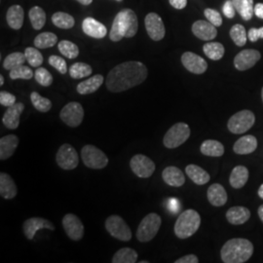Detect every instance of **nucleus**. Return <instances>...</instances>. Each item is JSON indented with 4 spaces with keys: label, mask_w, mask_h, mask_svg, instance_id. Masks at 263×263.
<instances>
[{
    "label": "nucleus",
    "mask_w": 263,
    "mask_h": 263,
    "mask_svg": "<svg viewBox=\"0 0 263 263\" xmlns=\"http://www.w3.org/2000/svg\"><path fill=\"white\" fill-rule=\"evenodd\" d=\"M147 74V67L141 62H125L108 72L105 84L108 91L121 93L144 82Z\"/></svg>",
    "instance_id": "f257e3e1"
},
{
    "label": "nucleus",
    "mask_w": 263,
    "mask_h": 263,
    "mask_svg": "<svg viewBox=\"0 0 263 263\" xmlns=\"http://www.w3.org/2000/svg\"><path fill=\"white\" fill-rule=\"evenodd\" d=\"M139 28V22L136 13L132 9L120 11L113 21L109 38L113 42H118L122 38L134 37Z\"/></svg>",
    "instance_id": "f03ea898"
},
{
    "label": "nucleus",
    "mask_w": 263,
    "mask_h": 263,
    "mask_svg": "<svg viewBox=\"0 0 263 263\" xmlns=\"http://www.w3.org/2000/svg\"><path fill=\"white\" fill-rule=\"evenodd\" d=\"M254 254V245L244 238H234L227 241L220 251L224 263H244Z\"/></svg>",
    "instance_id": "7ed1b4c3"
},
{
    "label": "nucleus",
    "mask_w": 263,
    "mask_h": 263,
    "mask_svg": "<svg viewBox=\"0 0 263 263\" xmlns=\"http://www.w3.org/2000/svg\"><path fill=\"white\" fill-rule=\"evenodd\" d=\"M201 226V216L195 210H186L179 215L175 223V234L179 239L194 235Z\"/></svg>",
    "instance_id": "20e7f679"
},
{
    "label": "nucleus",
    "mask_w": 263,
    "mask_h": 263,
    "mask_svg": "<svg viewBox=\"0 0 263 263\" xmlns=\"http://www.w3.org/2000/svg\"><path fill=\"white\" fill-rule=\"evenodd\" d=\"M162 219L159 215L151 213L145 216L140 223L137 230V239L141 243L151 242L159 231Z\"/></svg>",
    "instance_id": "39448f33"
},
{
    "label": "nucleus",
    "mask_w": 263,
    "mask_h": 263,
    "mask_svg": "<svg viewBox=\"0 0 263 263\" xmlns=\"http://www.w3.org/2000/svg\"><path fill=\"white\" fill-rule=\"evenodd\" d=\"M190 128L187 124L179 122L170 128L164 136L163 143L165 147L174 149L183 144L190 137Z\"/></svg>",
    "instance_id": "423d86ee"
},
{
    "label": "nucleus",
    "mask_w": 263,
    "mask_h": 263,
    "mask_svg": "<svg viewBox=\"0 0 263 263\" xmlns=\"http://www.w3.org/2000/svg\"><path fill=\"white\" fill-rule=\"evenodd\" d=\"M81 157L85 166L90 169H104L108 164V158L104 151L91 144L82 147Z\"/></svg>",
    "instance_id": "0eeeda50"
},
{
    "label": "nucleus",
    "mask_w": 263,
    "mask_h": 263,
    "mask_svg": "<svg viewBox=\"0 0 263 263\" xmlns=\"http://www.w3.org/2000/svg\"><path fill=\"white\" fill-rule=\"evenodd\" d=\"M255 122L254 112L248 109L241 110L230 117L227 123V128L232 134L241 135L249 131Z\"/></svg>",
    "instance_id": "6e6552de"
},
{
    "label": "nucleus",
    "mask_w": 263,
    "mask_h": 263,
    "mask_svg": "<svg viewBox=\"0 0 263 263\" xmlns=\"http://www.w3.org/2000/svg\"><path fill=\"white\" fill-rule=\"evenodd\" d=\"M105 229L106 231L112 236L122 242H129L132 239V231L130 227L125 222L121 216H108L105 220Z\"/></svg>",
    "instance_id": "1a4fd4ad"
},
{
    "label": "nucleus",
    "mask_w": 263,
    "mask_h": 263,
    "mask_svg": "<svg viewBox=\"0 0 263 263\" xmlns=\"http://www.w3.org/2000/svg\"><path fill=\"white\" fill-rule=\"evenodd\" d=\"M62 121L68 127L76 128L81 125L84 118V108L81 104L76 102L66 104L60 112Z\"/></svg>",
    "instance_id": "9d476101"
},
{
    "label": "nucleus",
    "mask_w": 263,
    "mask_h": 263,
    "mask_svg": "<svg viewBox=\"0 0 263 263\" xmlns=\"http://www.w3.org/2000/svg\"><path fill=\"white\" fill-rule=\"evenodd\" d=\"M56 162L58 166L63 170L76 169L79 164L78 153L72 145L64 143L57 152Z\"/></svg>",
    "instance_id": "9b49d317"
},
{
    "label": "nucleus",
    "mask_w": 263,
    "mask_h": 263,
    "mask_svg": "<svg viewBox=\"0 0 263 263\" xmlns=\"http://www.w3.org/2000/svg\"><path fill=\"white\" fill-rule=\"evenodd\" d=\"M130 167L133 173L141 178V179H148L155 172V163L145 155L137 154L130 161Z\"/></svg>",
    "instance_id": "f8f14e48"
},
{
    "label": "nucleus",
    "mask_w": 263,
    "mask_h": 263,
    "mask_svg": "<svg viewBox=\"0 0 263 263\" xmlns=\"http://www.w3.org/2000/svg\"><path fill=\"white\" fill-rule=\"evenodd\" d=\"M144 24H145L147 34L153 41H160L165 37L166 28L164 26L163 20L161 19L158 14L156 13L147 14L144 20Z\"/></svg>",
    "instance_id": "ddd939ff"
},
{
    "label": "nucleus",
    "mask_w": 263,
    "mask_h": 263,
    "mask_svg": "<svg viewBox=\"0 0 263 263\" xmlns=\"http://www.w3.org/2000/svg\"><path fill=\"white\" fill-rule=\"evenodd\" d=\"M63 227L66 235L73 241H79L84 235V226L80 218L73 214H66L63 218Z\"/></svg>",
    "instance_id": "4468645a"
},
{
    "label": "nucleus",
    "mask_w": 263,
    "mask_h": 263,
    "mask_svg": "<svg viewBox=\"0 0 263 263\" xmlns=\"http://www.w3.org/2000/svg\"><path fill=\"white\" fill-rule=\"evenodd\" d=\"M261 55L259 51L254 49H246L237 54L234 59V66L236 69L240 71L248 70L255 66V64L260 60Z\"/></svg>",
    "instance_id": "2eb2a0df"
},
{
    "label": "nucleus",
    "mask_w": 263,
    "mask_h": 263,
    "mask_svg": "<svg viewBox=\"0 0 263 263\" xmlns=\"http://www.w3.org/2000/svg\"><path fill=\"white\" fill-rule=\"evenodd\" d=\"M24 234L28 240H32L40 229H49L51 231L55 230V226L46 218L42 217H30L24 222L23 226Z\"/></svg>",
    "instance_id": "dca6fc26"
},
{
    "label": "nucleus",
    "mask_w": 263,
    "mask_h": 263,
    "mask_svg": "<svg viewBox=\"0 0 263 263\" xmlns=\"http://www.w3.org/2000/svg\"><path fill=\"white\" fill-rule=\"evenodd\" d=\"M181 63L188 71L194 74H203L208 69L207 62L192 52H185L181 56Z\"/></svg>",
    "instance_id": "f3484780"
},
{
    "label": "nucleus",
    "mask_w": 263,
    "mask_h": 263,
    "mask_svg": "<svg viewBox=\"0 0 263 263\" xmlns=\"http://www.w3.org/2000/svg\"><path fill=\"white\" fill-rule=\"evenodd\" d=\"M192 32L196 37L205 40V41H211L215 39L217 35V30L216 26H214L209 21H203L199 20L196 21L192 26Z\"/></svg>",
    "instance_id": "a211bd4d"
},
{
    "label": "nucleus",
    "mask_w": 263,
    "mask_h": 263,
    "mask_svg": "<svg viewBox=\"0 0 263 263\" xmlns=\"http://www.w3.org/2000/svg\"><path fill=\"white\" fill-rule=\"evenodd\" d=\"M25 110V104L16 103L9 106L2 117V123L10 130H16L20 125V118Z\"/></svg>",
    "instance_id": "6ab92c4d"
},
{
    "label": "nucleus",
    "mask_w": 263,
    "mask_h": 263,
    "mask_svg": "<svg viewBox=\"0 0 263 263\" xmlns=\"http://www.w3.org/2000/svg\"><path fill=\"white\" fill-rule=\"evenodd\" d=\"M82 29L85 34L96 39H102L107 34V28L102 23L94 18H85L82 23Z\"/></svg>",
    "instance_id": "aec40b11"
},
{
    "label": "nucleus",
    "mask_w": 263,
    "mask_h": 263,
    "mask_svg": "<svg viewBox=\"0 0 263 263\" xmlns=\"http://www.w3.org/2000/svg\"><path fill=\"white\" fill-rule=\"evenodd\" d=\"M162 179L168 185L173 187H180L185 183L183 172L175 166L165 168L162 173Z\"/></svg>",
    "instance_id": "412c9836"
},
{
    "label": "nucleus",
    "mask_w": 263,
    "mask_h": 263,
    "mask_svg": "<svg viewBox=\"0 0 263 263\" xmlns=\"http://www.w3.org/2000/svg\"><path fill=\"white\" fill-rule=\"evenodd\" d=\"M19 138L15 135H7L0 140V159L7 160L17 149L19 145Z\"/></svg>",
    "instance_id": "4be33fe9"
},
{
    "label": "nucleus",
    "mask_w": 263,
    "mask_h": 263,
    "mask_svg": "<svg viewBox=\"0 0 263 263\" xmlns=\"http://www.w3.org/2000/svg\"><path fill=\"white\" fill-rule=\"evenodd\" d=\"M207 197L211 205L215 207L224 206L228 198L226 189L219 183H214L209 187Z\"/></svg>",
    "instance_id": "5701e85b"
},
{
    "label": "nucleus",
    "mask_w": 263,
    "mask_h": 263,
    "mask_svg": "<svg viewBox=\"0 0 263 263\" xmlns=\"http://www.w3.org/2000/svg\"><path fill=\"white\" fill-rule=\"evenodd\" d=\"M257 148V140L254 136L247 135L236 141L233 151L238 155H247L253 153Z\"/></svg>",
    "instance_id": "b1692460"
},
{
    "label": "nucleus",
    "mask_w": 263,
    "mask_h": 263,
    "mask_svg": "<svg viewBox=\"0 0 263 263\" xmlns=\"http://www.w3.org/2000/svg\"><path fill=\"white\" fill-rule=\"evenodd\" d=\"M251 217L249 209L242 206L230 208L226 213V218L229 223L233 226H241L247 222Z\"/></svg>",
    "instance_id": "393cba45"
},
{
    "label": "nucleus",
    "mask_w": 263,
    "mask_h": 263,
    "mask_svg": "<svg viewBox=\"0 0 263 263\" xmlns=\"http://www.w3.org/2000/svg\"><path fill=\"white\" fill-rule=\"evenodd\" d=\"M104 81V76H101V74L92 76V77L88 78L87 80H84L77 85L76 91L78 94L80 95L93 94L101 88Z\"/></svg>",
    "instance_id": "a878e982"
},
{
    "label": "nucleus",
    "mask_w": 263,
    "mask_h": 263,
    "mask_svg": "<svg viewBox=\"0 0 263 263\" xmlns=\"http://www.w3.org/2000/svg\"><path fill=\"white\" fill-rule=\"evenodd\" d=\"M18 193V188L16 186L13 179L6 173L0 174V195L4 199H13Z\"/></svg>",
    "instance_id": "bb28decb"
},
{
    "label": "nucleus",
    "mask_w": 263,
    "mask_h": 263,
    "mask_svg": "<svg viewBox=\"0 0 263 263\" xmlns=\"http://www.w3.org/2000/svg\"><path fill=\"white\" fill-rule=\"evenodd\" d=\"M24 19H25V12L20 5H13L7 11L6 20L11 28L15 30L20 29L23 27Z\"/></svg>",
    "instance_id": "cd10ccee"
},
{
    "label": "nucleus",
    "mask_w": 263,
    "mask_h": 263,
    "mask_svg": "<svg viewBox=\"0 0 263 263\" xmlns=\"http://www.w3.org/2000/svg\"><path fill=\"white\" fill-rule=\"evenodd\" d=\"M185 173H186L188 178L198 185H204L208 183L211 179L210 175L205 170L202 169L201 167H199L197 165H194V164H190L186 166Z\"/></svg>",
    "instance_id": "c85d7f7f"
},
{
    "label": "nucleus",
    "mask_w": 263,
    "mask_h": 263,
    "mask_svg": "<svg viewBox=\"0 0 263 263\" xmlns=\"http://www.w3.org/2000/svg\"><path fill=\"white\" fill-rule=\"evenodd\" d=\"M249 179V170L245 166H236L232 170L229 178L230 185L235 189L244 187Z\"/></svg>",
    "instance_id": "c756f323"
},
{
    "label": "nucleus",
    "mask_w": 263,
    "mask_h": 263,
    "mask_svg": "<svg viewBox=\"0 0 263 263\" xmlns=\"http://www.w3.org/2000/svg\"><path fill=\"white\" fill-rule=\"evenodd\" d=\"M201 153L209 157H220L224 154V146L220 141L207 140L203 141L200 147Z\"/></svg>",
    "instance_id": "7c9ffc66"
},
{
    "label": "nucleus",
    "mask_w": 263,
    "mask_h": 263,
    "mask_svg": "<svg viewBox=\"0 0 263 263\" xmlns=\"http://www.w3.org/2000/svg\"><path fill=\"white\" fill-rule=\"evenodd\" d=\"M139 257L138 253L131 248H122L113 255V263H135Z\"/></svg>",
    "instance_id": "2f4dec72"
},
{
    "label": "nucleus",
    "mask_w": 263,
    "mask_h": 263,
    "mask_svg": "<svg viewBox=\"0 0 263 263\" xmlns=\"http://www.w3.org/2000/svg\"><path fill=\"white\" fill-rule=\"evenodd\" d=\"M28 17L30 20L32 28L36 30H40L45 26L46 23V13L39 6H34L29 10Z\"/></svg>",
    "instance_id": "473e14b6"
},
{
    "label": "nucleus",
    "mask_w": 263,
    "mask_h": 263,
    "mask_svg": "<svg viewBox=\"0 0 263 263\" xmlns=\"http://www.w3.org/2000/svg\"><path fill=\"white\" fill-rule=\"evenodd\" d=\"M203 51L205 55L213 61H218L222 59L226 53L224 46L219 42H208L203 46Z\"/></svg>",
    "instance_id": "72a5a7b5"
},
{
    "label": "nucleus",
    "mask_w": 263,
    "mask_h": 263,
    "mask_svg": "<svg viewBox=\"0 0 263 263\" xmlns=\"http://www.w3.org/2000/svg\"><path fill=\"white\" fill-rule=\"evenodd\" d=\"M52 22L57 28L69 29L73 28L76 21L74 18L65 12H57L52 16Z\"/></svg>",
    "instance_id": "f704fd0d"
},
{
    "label": "nucleus",
    "mask_w": 263,
    "mask_h": 263,
    "mask_svg": "<svg viewBox=\"0 0 263 263\" xmlns=\"http://www.w3.org/2000/svg\"><path fill=\"white\" fill-rule=\"evenodd\" d=\"M33 42H34V46L38 49H47L56 45L58 37L53 32H43L38 34Z\"/></svg>",
    "instance_id": "c9c22d12"
},
{
    "label": "nucleus",
    "mask_w": 263,
    "mask_h": 263,
    "mask_svg": "<svg viewBox=\"0 0 263 263\" xmlns=\"http://www.w3.org/2000/svg\"><path fill=\"white\" fill-rule=\"evenodd\" d=\"M69 76L73 79H81L91 76L93 69L90 65L85 63H76L69 68Z\"/></svg>",
    "instance_id": "e433bc0d"
},
{
    "label": "nucleus",
    "mask_w": 263,
    "mask_h": 263,
    "mask_svg": "<svg viewBox=\"0 0 263 263\" xmlns=\"http://www.w3.org/2000/svg\"><path fill=\"white\" fill-rule=\"evenodd\" d=\"M26 61H27V58H26L25 53L23 54L21 52H15V53L10 54L4 59L3 67L6 70H12L13 68H15L17 66L24 65L26 63Z\"/></svg>",
    "instance_id": "4c0bfd02"
},
{
    "label": "nucleus",
    "mask_w": 263,
    "mask_h": 263,
    "mask_svg": "<svg viewBox=\"0 0 263 263\" xmlns=\"http://www.w3.org/2000/svg\"><path fill=\"white\" fill-rule=\"evenodd\" d=\"M30 101L35 109L40 112H48L52 108V102L47 98L40 96L37 92L30 94Z\"/></svg>",
    "instance_id": "58836bf2"
},
{
    "label": "nucleus",
    "mask_w": 263,
    "mask_h": 263,
    "mask_svg": "<svg viewBox=\"0 0 263 263\" xmlns=\"http://www.w3.org/2000/svg\"><path fill=\"white\" fill-rule=\"evenodd\" d=\"M58 48L61 54L66 57L67 59H76L79 55V48L71 41L62 40L61 42H59Z\"/></svg>",
    "instance_id": "ea45409f"
},
{
    "label": "nucleus",
    "mask_w": 263,
    "mask_h": 263,
    "mask_svg": "<svg viewBox=\"0 0 263 263\" xmlns=\"http://www.w3.org/2000/svg\"><path fill=\"white\" fill-rule=\"evenodd\" d=\"M230 37L233 40L237 46L243 47L247 43V31L244 26L242 25H234L230 29Z\"/></svg>",
    "instance_id": "a19ab883"
},
{
    "label": "nucleus",
    "mask_w": 263,
    "mask_h": 263,
    "mask_svg": "<svg viewBox=\"0 0 263 263\" xmlns=\"http://www.w3.org/2000/svg\"><path fill=\"white\" fill-rule=\"evenodd\" d=\"M9 76L12 80H17V79L29 80L34 76V73L29 67L22 65L10 70Z\"/></svg>",
    "instance_id": "79ce46f5"
},
{
    "label": "nucleus",
    "mask_w": 263,
    "mask_h": 263,
    "mask_svg": "<svg viewBox=\"0 0 263 263\" xmlns=\"http://www.w3.org/2000/svg\"><path fill=\"white\" fill-rule=\"evenodd\" d=\"M25 55L28 64L33 67H39L43 63L42 54L35 48H27L25 51Z\"/></svg>",
    "instance_id": "37998d69"
},
{
    "label": "nucleus",
    "mask_w": 263,
    "mask_h": 263,
    "mask_svg": "<svg viewBox=\"0 0 263 263\" xmlns=\"http://www.w3.org/2000/svg\"><path fill=\"white\" fill-rule=\"evenodd\" d=\"M34 77L38 84L43 87H49L53 83V76L49 72V70L44 67H38L35 70Z\"/></svg>",
    "instance_id": "c03bdc74"
},
{
    "label": "nucleus",
    "mask_w": 263,
    "mask_h": 263,
    "mask_svg": "<svg viewBox=\"0 0 263 263\" xmlns=\"http://www.w3.org/2000/svg\"><path fill=\"white\" fill-rule=\"evenodd\" d=\"M254 13V0H244L239 12L241 18L244 21H250L253 18Z\"/></svg>",
    "instance_id": "a18cd8bd"
},
{
    "label": "nucleus",
    "mask_w": 263,
    "mask_h": 263,
    "mask_svg": "<svg viewBox=\"0 0 263 263\" xmlns=\"http://www.w3.org/2000/svg\"><path fill=\"white\" fill-rule=\"evenodd\" d=\"M48 62H49V65L53 66L54 68H56L60 73L66 74V71H67V65H66L65 59H63L62 57L53 55V56L49 57Z\"/></svg>",
    "instance_id": "49530a36"
},
{
    "label": "nucleus",
    "mask_w": 263,
    "mask_h": 263,
    "mask_svg": "<svg viewBox=\"0 0 263 263\" xmlns=\"http://www.w3.org/2000/svg\"><path fill=\"white\" fill-rule=\"evenodd\" d=\"M204 14H205V17L207 18L208 21L210 23H212L214 26H216V28L220 27L222 25L221 15L216 10L207 8L204 11Z\"/></svg>",
    "instance_id": "de8ad7c7"
},
{
    "label": "nucleus",
    "mask_w": 263,
    "mask_h": 263,
    "mask_svg": "<svg viewBox=\"0 0 263 263\" xmlns=\"http://www.w3.org/2000/svg\"><path fill=\"white\" fill-rule=\"evenodd\" d=\"M0 104L6 107L12 106L13 104H16V97L9 92L1 91L0 92Z\"/></svg>",
    "instance_id": "09e8293b"
},
{
    "label": "nucleus",
    "mask_w": 263,
    "mask_h": 263,
    "mask_svg": "<svg viewBox=\"0 0 263 263\" xmlns=\"http://www.w3.org/2000/svg\"><path fill=\"white\" fill-rule=\"evenodd\" d=\"M222 11H223L224 16L228 19H233L235 17L237 11H236L235 7L232 3V0H226L224 5L222 7Z\"/></svg>",
    "instance_id": "8fccbe9b"
},
{
    "label": "nucleus",
    "mask_w": 263,
    "mask_h": 263,
    "mask_svg": "<svg viewBox=\"0 0 263 263\" xmlns=\"http://www.w3.org/2000/svg\"><path fill=\"white\" fill-rule=\"evenodd\" d=\"M248 38L252 42H256L258 39H263V27L260 28H251L248 32Z\"/></svg>",
    "instance_id": "3c124183"
},
{
    "label": "nucleus",
    "mask_w": 263,
    "mask_h": 263,
    "mask_svg": "<svg viewBox=\"0 0 263 263\" xmlns=\"http://www.w3.org/2000/svg\"><path fill=\"white\" fill-rule=\"evenodd\" d=\"M176 263H198L199 262V258L195 254H187L184 255L182 257H180L179 259H177Z\"/></svg>",
    "instance_id": "603ef678"
},
{
    "label": "nucleus",
    "mask_w": 263,
    "mask_h": 263,
    "mask_svg": "<svg viewBox=\"0 0 263 263\" xmlns=\"http://www.w3.org/2000/svg\"><path fill=\"white\" fill-rule=\"evenodd\" d=\"M169 2L170 4L176 9H183L187 5V0H169Z\"/></svg>",
    "instance_id": "864d4df0"
},
{
    "label": "nucleus",
    "mask_w": 263,
    "mask_h": 263,
    "mask_svg": "<svg viewBox=\"0 0 263 263\" xmlns=\"http://www.w3.org/2000/svg\"><path fill=\"white\" fill-rule=\"evenodd\" d=\"M254 14L257 18L263 20V3H256L254 5Z\"/></svg>",
    "instance_id": "5fc2aeb1"
},
{
    "label": "nucleus",
    "mask_w": 263,
    "mask_h": 263,
    "mask_svg": "<svg viewBox=\"0 0 263 263\" xmlns=\"http://www.w3.org/2000/svg\"><path fill=\"white\" fill-rule=\"evenodd\" d=\"M170 210L172 212H177L179 210V201L177 199H171L170 200Z\"/></svg>",
    "instance_id": "6e6d98bb"
},
{
    "label": "nucleus",
    "mask_w": 263,
    "mask_h": 263,
    "mask_svg": "<svg viewBox=\"0 0 263 263\" xmlns=\"http://www.w3.org/2000/svg\"><path fill=\"white\" fill-rule=\"evenodd\" d=\"M244 0H232V3L235 7L236 11L239 13L240 10H241V6H242V3H243Z\"/></svg>",
    "instance_id": "4d7b16f0"
},
{
    "label": "nucleus",
    "mask_w": 263,
    "mask_h": 263,
    "mask_svg": "<svg viewBox=\"0 0 263 263\" xmlns=\"http://www.w3.org/2000/svg\"><path fill=\"white\" fill-rule=\"evenodd\" d=\"M76 1H78L80 4H82L84 6H88V5L92 4V2H93V0H76Z\"/></svg>",
    "instance_id": "13d9d810"
},
{
    "label": "nucleus",
    "mask_w": 263,
    "mask_h": 263,
    "mask_svg": "<svg viewBox=\"0 0 263 263\" xmlns=\"http://www.w3.org/2000/svg\"><path fill=\"white\" fill-rule=\"evenodd\" d=\"M257 213H258V216H259L260 220L263 222V205L258 208V212Z\"/></svg>",
    "instance_id": "bf43d9fd"
},
{
    "label": "nucleus",
    "mask_w": 263,
    "mask_h": 263,
    "mask_svg": "<svg viewBox=\"0 0 263 263\" xmlns=\"http://www.w3.org/2000/svg\"><path fill=\"white\" fill-rule=\"evenodd\" d=\"M257 193H258V196L261 198V199H263V184L260 185V187L258 189V192H257Z\"/></svg>",
    "instance_id": "052dcab7"
},
{
    "label": "nucleus",
    "mask_w": 263,
    "mask_h": 263,
    "mask_svg": "<svg viewBox=\"0 0 263 263\" xmlns=\"http://www.w3.org/2000/svg\"><path fill=\"white\" fill-rule=\"evenodd\" d=\"M3 84H4V77L3 76H0V85L3 86Z\"/></svg>",
    "instance_id": "680f3d73"
},
{
    "label": "nucleus",
    "mask_w": 263,
    "mask_h": 263,
    "mask_svg": "<svg viewBox=\"0 0 263 263\" xmlns=\"http://www.w3.org/2000/svg\"><path fill=\"white\" fill-rule=\"evenodd\" d=\"M141 263H148V261H145V260H142V261H141Z\"/></svg>",
    "instance_id": "e2e57ef3"
},
{
    "label": "nucleus",
    "mask_w": 263,
    "mask_h": 263,
    "mask_svg": "<svg viewBox=\"0 0 263 263\" xmlns=\"http://www.w3.org/2000/svg\"><path fill=\"white\" fill-rule=\"evenodd\" d=\"M261 98H262V102H263V88H262V90H261Z\"/></svg>",
    "instance_id": "0e129e2a"
},
{
    "label": "nucleus",
    "mask_w": 263,
    "mask_h": 263,
    "mask_svg": "<svg viewBox=\"0 0 263 263\" xmlns=\"http://www.w3.org/2000/svg\"><path fill=\"white\" fill-rule=\"evenodd\" d=\"M116 1H122V0H116Z\"/></svg>",
    "instance_id": "69168bd1"
}]
</instances>
